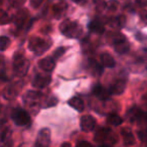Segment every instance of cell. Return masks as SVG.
I'll return each instance as SVG.
<instances>
[{
	"instance_id": "1",
	"label": "cell",
	"mask_w": 147,
	"mask_h": 147,
	"mask_svg": "<svg viewBox=\"0 0 147 147\" xmlns=\"http://www.w3.org/2000/svg\"><path fill=\"white\" fill-rule=\"evenodd\" d=\"M61 31L63 33H65L67 36L76 37L77 35L80 33L81 29H80V27H79L78 23L67 19V20H65L61 24Z\"/></svg>"
},
{
	"instance_id": "2",
	"label": "cell",
	"mask_w": 147,
	"mask_h": 147,
	"mask_svg": "<svg viewBox=\"0 0 147 147\" xmlns=\"http://www.w3.org/2000/svg\"><path fill=\"white\" fill-rule=\"evenodd\" d=\"M12 120L17 126H25L30 122V117H29L28 113L24 111L23 109H14L12 112Z\"/></svg>"
},
{
	"instance_id": "3",
	"label": "cell",
	"mask_w": 147,
	"mask_h": 147,
	"mask_svg": "<svg viewBox=\"0 0 147 147\" xmlns=\"http://www.w3.org/2000/svg\"><path fill=\"white\" fill-rule=\"evenodd\" d=\"M114 47L118 53H125L128 51L129 45L125 37H123L122 35H121V36L118 35V36H116L114 39Z\"/></svg>"
},
{
	"instance_id": "4",
	"label": "cell",
	"mask_w": 147,
	"mask_h": 147,
	"mask_svg": "<svg viewBox=\"0 0 147 147\" xmlns=\"http://www.w3.org/2000/svg\"><path fill=\"white\" fill-rule=\"evenodd\" d=\"M96 126V120L90 115H84L81 118V128L84 132L92 131Z\"/></svg>"
},
{
	"instance_id": "5",
	"label": "cell",
	"mask_w": 147,
	"mask_h": 147,
	"mask_svg": "<svg viewBox=\"0 0 147 147\" xmlns=\"http://www.w3.org/2000/svg\"><path fill=\"white\" fill-rule=\"evenodd\" d=\"M49 47L45 45V40L39 38H31L30 41H29V49H32L33 51H35L36 53H41Z\"/></svg>"
},
{
	"instance_id": "6",
	"label": "cell",
	"mask_w": 147,
	"mask_h": 147,
	"mask_svg": "<svg viewBox=\"0 0 147 147\" xmlns=\"http://www.w3.org/2000/svg\"><path fill=\"white\" fill-rule=\"evenodd\" d=\"M28 61L25 59V57H15V59H14V69L17 74H20V76H23L25 75L27 69H24V67H28V65H25L24 63H27Z\"/></svg>"
},
{
	"instance_id": "7",
	"label": "cell",
	"mask_w": 147,
	"mask_h": 147,
	"mask_svg": "<svg viewBox=\"0 0 147 147\" xmlns=\"http://www.w3.org/2000/svg\"><path fill=\"white\" fill-rule=\"evenodd\" d=\"M51 82V77L49 76H40L37 75L35 76L34 80L32 81V86L37 89H42L45 88Z\"/></svg>"
},
{
	"instance_id": "8",
	"label": "cell",
	"mask_w": 147,
	"mask_h": 147,
	"mask_svg": "<svg viewBox=\"0 0 147 147\" xmlns=\"http://www.w3.org/2000/svg\"><path fill=\"white\" fill-rule=\"evenodd\" d=\"M93 94L97 97L100 100H108L111 96V92L104 88V87L100 86V85H97L93 89Z\"/></svg>"
},
{
	"instance_id": "9",
	"label": "cell",
	"mask_w": 147,
	"mask_h": 147,
	"mask_svg": "<svg viewBox=\"0 0 147 147\" xmlns=\"http://www.w3.org/2000/svg\"><path fill=\"white\" fill-rule=\"evenodd\" d=\"M125 88H126V83L124 80H118L115 81L110 87V92L111 94L114 95H120L124 92Z\"/></svg>"
},
{
	"instance_id": "10",
	"label": "cell",
	"mask_w": 147,
	"mask_h": 147,
	"mask_svg": "<svg viewBox=\"0 0 147 147\" xmlns=\"http://www.w3.org/2000/svg\"><path fill=\"white\" fill-rule=\"evenodd\" d=\"M38 65L45 71H51L55 69V59H51V57H45V59H40L38 61Z\"/></svg>"
},
{
	"instance_id": "11",
	"label": "cell",
	"mask_w": 147,
	"mask_h": 147,
	"mask_svg": "<svg viewBox=\"0 0 147 147\" xmlns=\"http://www.w3.org/2000/svg\"><path fill=\"white\" fill-rule=\"evenodd\" d=\"M143 116L142 111L137 107H133L127 112V118L131 121V122H135V121H139Z\"/></svg>"
},
{
	"instance_id": "12",
	"label": "cell",
	"mask_w": 147,
	"mask_h": 147,
	"mask_svg": "<svg viewBox=\"0 0 147 147\" xmlns=\"http://www.w3.org/2000/svg\"><path fill=\"white\" fill-rule=\"evenodd\" d=\"M49 135H51L49 130H47V129L41 130L38 134V139H37V142L35 143V145H41V146L49 145Z\"/></svg>"
},
{
	"instance_id": "13",
	"label": "cell",
	"mask_w": 147,
	"mask_h": 147,
	"mask_svg": "<svg viewBox=\"0 0 147 147\" xmlns=\"http://www.w3.org/2000/svg\"><path fill=\"white\" fill-rule=\"evenodd\" d=\"M69 105L73 107L75 110L79 111V112H81V111L84 110V107H85L83 100L80 98H78V97H73L71 99H69Z\"/></svg>"
},
{
	"instance_id": "14",
	"label": "cell",
	"mask_w": 147,
	"mask_h": 147,
	"mask_svg": "<svg viewBox=\"0 0 147 147\" xmlns=\"http://www.w3.org/2000/svg\"><path fill=\"white\" fill-rule=\"evenodd\" d=\"M121 135L123 137V140H124L125 144H134L135 143V139L134 136H133L132 132H131L130 129L127 128H123L122 131H121Z\"/></svg>"
},
{
	"instance_id": "15",
	"label": "cell",
	"mask_w": 147,
	"mask_h": 147,
	"mask_svg": "<svg viewBox=\"0 0 147 147\" xmlns=\"http://www.w3.org/2000/svg\"><path fill=\"white\" fill-rule=\"evenodd\" d=\"M101 59H102L103 65L107 67H115V65H116V61H115L114 57L107 53L101 55Z\"/></svg>"
},
{
	"instance_id": "16",
	"label": "cell",
	"mask_w": 147,
	"mask_h": 147,
	"mask_svg": "<svg viewBox=\"0 0 147 147\" xmlns=\"http://www.w3.org/2000/svg\"><path fill=\"white\" fill-rule=\"evenodd\" d=\"M89 29H90L92 32H96L99 34H102L104 32V26L99 20H93L89 24Z\"/></svg>"
},
{
	"instance_id": "17",
	"label": "cell",
	"mask_w": 147,
	"mask_h": 147,
	"mask_svg": "<svg viewBox=\"0 0 147 147\" xmlns=\"http://www.w3.org/2000/svg\"><path fill=\"white\" fill-rule=\"evenodd\" d=\"M107 121H108L109 124L114 125V126H119V125H121V123L123 122L122 118H121L119 115H117L116 113L109 114L108 117H107Z\"/></svg>"
},
{
	"instance_id": "18",
	"label": "cell",
	"mask_w": 147,
	"mask_h": 147,
	"mask_svg": "<svg viewBox=\"0 0 147 147\" xmlns=\"http://www.w3.org/2000/svg\"><path fill=\"white\" fill-rule=\"evenodd\" d=\"M109 129H101L100 131H98V133L95 136V140L101 142V141L108 140V135H109Z\"/></svg>"
},
{
	"instance_id": "19",
	"label": "cell",
	"mask_w": 147,
	"mask_h": 147,
	"mask_svg": "<svg viewBox=\"0 0 147 147\" xmlns=\"http://www.w3.org/2000/svg\"><path fill=\"white\" fill-rule=\"evenodd\" d=\"M90 67H92V69H94L95 74H97V75H100V74H102L103 67H101L98 63H96L95 61H93V59H91V61H90Z\"/></svg>"
},
{
	"instance_id": "20",
	"label": "cell",
	"mask_w": 147,
	"mask_h": 147,
	"mask_svg": "<svg viewBox=\"0 0 147 147\" xmlns=\"http://www.w3.org/2000/svg\"><path fill=\"white\" fill-rule=\"evenodd\" d=\"M0 49L1 51H5L6 49V47L9 45V39H8V37H6V36H1V39H0Z\"/></svg>"
},
{
	"instance_id": "21",
	"label": "cell",
	"mask_w": 147,
	"mask_h": 147,
	"mask_svg": "<svg viewBox=\"0 0 147 147\" xmlns=\"http://www.w3.org/2000/svg\"><path fill=\"white\" fill-rule=\"evenodd\" d=\"M138 136L140 138V140L144 141V140H147V129L146 130H141L138 132Z\"/></svg>"
},
{
	"instance_id": "22",
	"label": "cell",
	"mask_w": 147,
	"mask_h": 147,
	"mask_svg": "<svg viewBox=\"0 0 147 147\" xmlns=\"http://www.w3.org/2000/svg\"><path fill=\"white\" fill-rule=\"evenodd\" d=\"M65 49H63V47H61V49H59L57 51H55V53H53V57H57H57H61V55H63V53H65Z\"/></svg>"
},
{
	"instance_id": "23",
	"label": "cell",
	"mask_w": 147,
	"mask_h": 147,
	"mask_svg": "<svg viewBox=\"0 0 147 147\" xmlns=\"http://www.w3.org/2000/svg\"><path fill=\"white\" fill-rule=\"evenodd\" d=\"M137 2H138L139 5L143 6V5H146L147 4V0H136Z\"/></svg>"
},
{
	"instance_id": "24",
	"label": "cell",
	"mask_w": 147,
	"mask_h": 147,
	"mask_svg": "<svg viewBox=\"0 0 147 147\" xmlns=\"http://www.w3.org/2000/svg\"><path fill=\"white\" fill-rule=\"evenodd\" d=\"M146 117H147V116H146Z\"/></svg>"
}]
</instances>
